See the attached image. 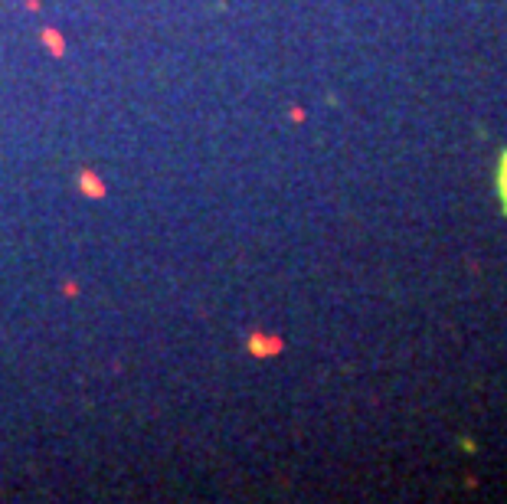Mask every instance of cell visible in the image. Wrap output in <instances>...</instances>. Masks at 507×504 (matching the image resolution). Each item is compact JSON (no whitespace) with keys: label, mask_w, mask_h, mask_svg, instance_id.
<instances>
[{"label":"cell","mask_w":507,"mask_h":504,"mask_svg":"<svg viewBox=\"0 0 507 504\" xmlns=\"http://www.w3.org/2000/svg\"><path fill=\"white\" fill-rule=\"evenodd\" d=\"M497 197H501V210L507 216V151L501 154V161H497Z\"/></svg>","instance_id":"1"}]
</instances>
